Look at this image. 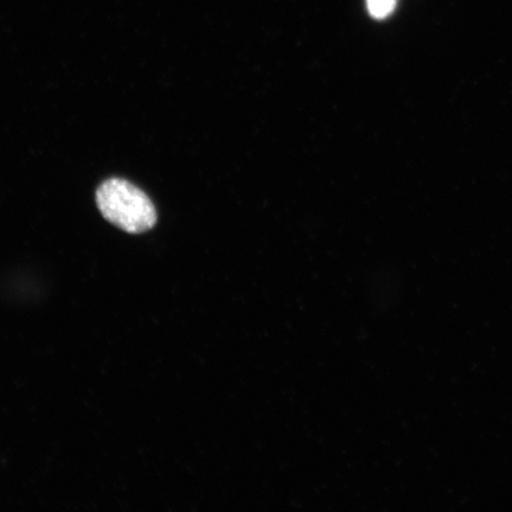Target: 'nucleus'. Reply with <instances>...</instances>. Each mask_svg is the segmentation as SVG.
I'll use <instances>...</instances> for the list:
<instances>
[{
	"label": "nucleus",
	"instance_id": "nucleus-2",
	"mask_svg": "<svg viewBox=\"0 0 512 512\" xmlns=\"http://www.w3.org/2000/svg\"><path fill=\"white\" fill-rule=\"evenodd\" d=\"M370 15L377 19L387 18L395 10L396 0H367Z\"/></svg>",
	"mask_w": 512,
	"mask_h": 512
},
{
	"label": "nucleus",
	"instance_id": "nucleus-1",
	"mask_svg": "<svg viewBox=\"0 0 512 512\" xmlns=\"http://www.w3.org/2000/svg\"><path fill=\"white\" fill-rule=\"evenodd\" d=\"M96 203L105 219L126 233L142 234L156 226L157 211L150 197L125 179L102 183Z\"/></svg>",
	"mask_w": 512,
	"mask_h": 512
}]
</instances>
